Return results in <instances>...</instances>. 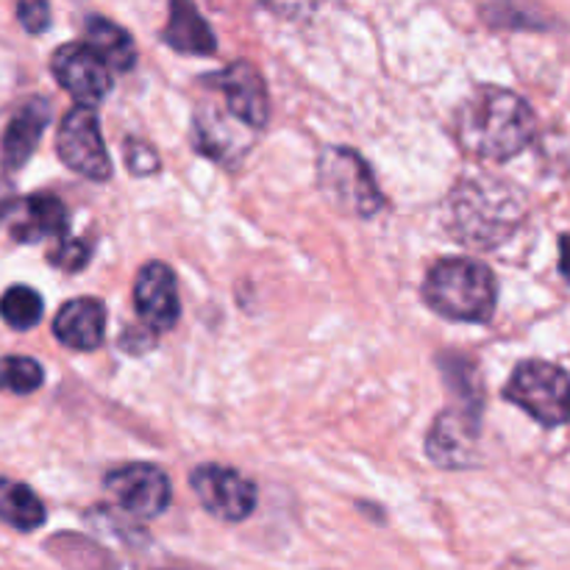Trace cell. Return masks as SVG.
<instances>
[{
	"mask_svg": "<svg viewBox=\"0 0 570 570\" xmlns=\"http://www.w3.org/2000/svg\"><path fill=\"white\" fill-rule=\"evenodd\" d=\"M534 111L521 95L504 87H479L456 115V137L468 154L507 161L534 137Z\"/></svg>",
	"mask_w": 570,
	"mask_h": 570,
	"instance_id": "6da1fadb",
	"label": "cell"
},
{
	"mask_svg": "<svg viewBox=\"0 0 570 570\" xmlns=\"http://www.w3.org/2000/svg\"><path fill=\"white\" fill-rule=\"evenodd\" d=\"M523 195L499 178H468L449 198V232L468 248H495L523 220Z\"/></svg>",
	"mask_w": 570,
	"mask_h": 570,
	"instance_id": "7a4b0ae2",
	"label": "cell"
},
{
	"mask_svg": "<svg viewBox=\"0 0 570 570\" xmlns=\"http://www.w3.org/2000/svg\"><path fill=\"white\" fill-rule=\"evenodd\" d=\"M423 298L438 315L451 317V321L482 323L493 315L499 284H495L493 271L482 262L451 256V259H440L429 271Z\"/></svg>",
	"mask_w": 570,
	"mask_h": 570,
	"instance_id": "3957f363",
	"label": "cell"
},
{
	"mask_svg": "<svg viewBox=\"0 0 570 570\" xmlns=\"http://www.w3.org/2000/svg\"><path fill=\"white\" fill-rule=\"evenodd\" d=\"M317 184L334 209L354 217H373L384 206V195L371 167L356 150L326 148L317 161Z\"/></svg>",
	"mask_w": 570,
	"mask_h": 570,
	"instance_id": "277c9868",
	"label": "cell"
},
{
	"mask_svg": "<svg viewBox=\"0 0 570 570\" xmlns=\"http://www.w3.org/2000/svg\"><path fill=\"white\" fill-rule=\"evenodd\" d=\"M504 399L527 410L543 426L570 421V379L551 362H521L504 387Z\"/></svg>",
	"mask_w": 570,
	"mask_h": 570,
	"instance_id": "5b68a950",
	"label": "cell"
},
{
	"mask_svg": "<svg viewBox=\"0 0 570 570\" xmlns=\"http://www.w3.org/2000/svg\"><path fill=\"white\" fill-rule=\"evenodd\" d=\"M56 150H59V159L78 176L89 178V181H109L111 178L109 150L100 137V122L92 109L76 106L72 111H67L59 126V137H56Z\"/></svg>",
	"mask_w": 570,
	"mask_h": 570,
	"instance_id": "8992f818",
	"label": "cell"
},
{
	"mask_svg": "<svg viewBox=\"0 0 570 570\" xmlns=\"http://www.w3.org/2000/svg\"><path fill=\"white\" fill-rule=\"evenodd\" d=\"M104 488L109 490L111 499L137 518H156L170 507L173 490L170 479L161 468L148 465V462H134V465H120L104 476Z\"/></svg>",
	"mask_w": 570,
	"mask_h": 570,
	"instance_id": "52a82bcc",
	"label": "cell"
},
{
	"mask_svg": "<svg viewBox=\"0 0 570 570\" xmlns=\"http://www.w3.org/2000/svg\"><path fill=\"white\" fill-rule=\"evenodd\" d=\"M195 495L206 512L228 523L245 521L256 507V488L250 479L226 465H200L189 476Z\"/></svg>",
	"mask_w": 570,
	"mask_h": 570,
	"instance_id": "ba28073f",
	"label": "cell"
},
{
	"mask_svg": "<svg viewBox=\"0 0 570 570\" xmlns=\"http://www.w3.org/2000/svg\"><path fill=\"white\" fill-rule=\"evenodd\" d=\"M50 72L83 109H92L106 100L111 89V72L106 61L81 42L61 45L50 59Z\"/></svg>",
	"mask_w": 570,
	"mask_h": 570,
	"instance_id": "9c48e42d",
	"label": "cell"
},
{
	"mask_svg": "<svg viewBox=\"0 0 570 570\" xmlns=\"http://www.w3.org/2000/svg\"><path fill=\"white\" fill-rule=\"evenodd\" d=\"M479 415H482V406L473 404H460L445 410L434 421L432 432H429V460L440 468H449V471L473 465L476 462Z\"/></svg>",
	"mask_w": 570,
	"mask_h": 570,
	"instance_id": "30bf717a",
	"label": "cell"
},
{
	"mask_svg": "<svg viewBox=\"0 0 570 570\" xmlns=\"http://www.w3.org/2000/svg\"><path fill=\"white\" fill-rule=\"evenodd\" d=\"M134 306H137L145 328H150L154 334L170 332L176 326L181 304H178L176 276H173V271L165 262H148L137 273V282H134Z\"/></svg>",
	"mask_w": 570,
	"mask_h": 570,
	"instance_id": "8fae6325",
	"label": "cell"
},
{
	"mask_svg": "<svg viewBox=\"0 0 570 570\" xmlns=\"http://www.w3.org/2000/svg\"><path fill=\"white\" fill-rule=\"evenodd\" d=\"M215 83L220 87L228 109L239 122H245L254 131L265 128L267 117H271V100H267L265 78L259 76V70L250 61L228 65V70L215 76Z\"/></svg>",
	"mask_w": 570,
	"mask_h": 570,
	"instance_id": "7c38bea8",
	"label": "cell"
},
{
	"mask_svg": "<svg viewBox=\"0 0 570 570\" xmlns=\"http://www.w3.org/2000/svg\"><path fill=\"white\" fill-rule=\"evenodd\" d=\"M9 237L22 245L42 243V239L59 243L67 237V206L50 193L17 200L9 215Z\"/></svg>",
	"mask_w": 570,
	"mask_h": 570,
	"instance_id": "4fadbf2b",
	"label": "cell"
},
{
	"mask_svg": "<svg viewBox=\"0 0 570 570\" xmlns=\"http://www.w3.org/2000/svg\"><path fill=\"white\" fill-rule=\"evenodd\" d=\"M50 122V104L45 98H31L14 111L0 139V165L6 173H14L26 165L37 150L42 131Z\"/></svg>",
	"mask_w": 570,
	"mask_h": 570,
	"instance_id": "5bb4252c",
	"label": "cell"
},
{
	"mask_svg": "<svg viewBox=\"0 0 570 570\" xmlns=\"http://www.w3.org/2000/svg\"><path fill=\"white\" fill-rule=\"evenodd\" d=\"M53 334L72 351L100 348L106 337V309L98 298H72L56 312Z\"/></svg>",
	"mask_w": 570,
	"mask_h": 570,
	"instance_id": "9a60e30c",
	"label": "cell"
},
{
	"mask_svg": "<svg viewBox=\"0 0 570 570\" xmlns=\"http://www.w3.org/2000/svg\"><path fill=\"white\" fill-rule=\"evenodd\" d=\"M161 39L178 53L189 56H209L217 50V37L212 33L209 22L200 17V11L189 3H173L167 26Z\"/></svg>",
	"mask_w": 570,
	"mask_h": 570,
	"instance_id": "2e32d148",
	"label": "cell"
},
{
	"mask_svg": "<svg viewBox=\"0 0 570 570\" xmlns=\"http://www.w3.org/2000/svg\"><path fill=\"white\" fill-rule=\"evenodd\" d=\"M83 31H87L89 48L106 61L109 70L126 72L137 65V48H134L131 33L122 31L120 26H115L106 17H89Z\"/></svg>",
	"mask_w": 570,
	"mask_h": 570,
	"instance_id": "e0dca14e",
	"label": "cell"
},
{
	"mask_svg": "<svg viewBox=\"0 0 570 570\" xmlns=\"http://www.w3.org/2000/svg\"><path fill=\"white\" fill-rule=\"evenodd\" d=\"M45 518V504L28 484L0 476V521L17 532H33Z\"/></svg>",
	"mask_w": 570,
	"mask_h": 570,
	"instance_id": "ac0fdd59",
	"label": "cell"
},
{
	"mask_svg": "<svg viewBox=\"0 0 570 570\" xmlns=\"http://www.w3.org/2000/svg\"><path fill=\"white\" fill-rule=\"evenodd\" d=\"M42 295L26 284H14L0 295V317L9 323L14 332H31L42 321Z\"/></svg>",
	"mask_w": 570,
	"mask_h": 570,
	"instance_id": "d6986e66",
	"label": "cell"
},
{
	"mask_svg": "<svg viewBox=\"0 0 570 570\" xmlns=\"http://www.w3.org/2000/svg\"><path fill=\"white\" fill-rule=\"evenodd\" d=\"M45 371L31 356H0V390L14 395H31L42 387Z\"/></svg>",
	"mask_w": 570,
	"mask_h": 570,
	"instance_id": "ffe728a7",
	"label": "cell"
},
{
	"mask_svg": "<svg viewBox=\"0 0 570 570\" xmlns=\"http://www.w3.org/2000/svg\"><path fill=\"white\" fill-rule=\"evenodd\" d=\"M89 256H92V245L83 243V239H59V243H53V248L48 250V262L50 265H56L59 271H81L83 265L89 262Z\"/></svg>",
	"mask_w": 570,
	"mask_h": 570,
	"instance_id": "44dd1931",
	"label": "cell"
},
{
	"mask_svg": "<svg viewBox=\"0 0 570 570\" xmlns=\"http://www.w3.org/2000/svg\"><path fill=\"white\" fill-rule=\"evenodd\" d=\"M126 167L137 176H150V173L159 170V159H156L154 148L139 139H128L126 142Z\"/></svg>",
	"mask_w": 570,
	"mask_h": 570,
	"instance_id": "7402d4cb",
	"label": "cell"
},
{
	"mask_svg": "<svg viewBox=\"0 0 570 570\" xmlns=\"http://www.w3.org/2000/svg\"><path fill=\"white\" fill-rule=\"evenodd\" d=\"M17 17H20L22 28L28 33H42L50 26V6L48 3H20L17 6Z\"/></svg>",
	"mask_w": 570,
	"mask_h": 570,
	"instance_id": "603a6c76",
	"label": "cell"
},
{
	"mask_svg": "<svg viewBox=\"0 0 570 570\" xmlns=\"http://www.w3.org/2000/svg\"><path fill=\"white\" fill-rule=\"evenodd\" d=\"M156 334L150 328H128L120 337V348L131 351V354H142V351L154 348Z\"/></svg>",
	"mask_w": 570,
	"mask_h": 570,
	"instance_id": "cb8c5ba5",
	"label": "cell"
},
{
	"mask_svg": "<svg viewBox=\"0 0 570 570\" xmlns=\"http://www.w3.org/2000/svg\"><path fill=\"white\" fill-rule=\"evenodd\" d=\"M17 204V193H14V184L9 178H0V223L11 215Z\"/></svg>",
	"mask_w": 570,
	"mask_h": 570,
	"instance_id": "d4e9b609",
	"label": "cell"
},
{
	"mask_svg": "<svg viewBox=\"0 0 570 570\" xmlns=\"http://www.w3.org/2000/svg\"><path fill=\"white\" fill-rule=\"evenodd\" d=\"M560 273L570 282V234L560 237Z\"/></svg>",
	"mask_w": 570,
	"mask_h": 570,
	"instance_id": "484cf974",
	"label": "cell"
}]
</instances>
